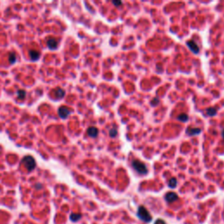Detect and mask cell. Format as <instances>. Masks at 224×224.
I'll list each match as a JSON object with an SVG mask.
<instances>
[{
  "mask_svg": "<svg viewBox=\"0 0 224 224\" xmlns=\"http://www.w3.org/2000/svg\"><path fill=\"white\" fill-rule=\"evenodd\" d=\"M154 224H166L165 221L162 219H157L155 221V222H154Z\"/></svg>",
  "mask_w": 224,
  "mask_h": 224,
  "instance_id": "20",
  "label": "cell"
},
{
  "mask_svg": "<svg viewBox=\"0 0 224 224\" xmlns=\"http://www.w3.org/2000/svg\"><path fill=\"white\" fill-rule=\"evenodd\" d=\"M137 215V217H138L140 220L143 221H145V222H146V223L151 222V220H152V217H151V215H150L149 211L146 209V207H144V206H139V207H138Z\"/></svg>",
  "mask_w": 224,
  "mask_h": 224,
  "instance_id": "1",
  "label": "cell"
},
{
  "mask_svg": "<svg viewBox=\"0 0 224 224\" xmlns=\"http://www.w3.org/2000/svg\"><path fill=\"white\" fill-rule=\"evenodd\" d=\"M58 114L61 118H67L69 115H70V109L67 107L65 106H61L59 109H58Z\"/></svg>",
  "mask_w": 224,
  "mask_h": 224,
  "instance_id": "4",
  "label": "cell"
},
{
  "mask_svg": "<svg viewBox=\"0 0 224 224\" xmlns=\"http://www.w3.org/2000/svg\"><path fill=\"white\" fill-rule=\"evenodd\" d=\"M159 103V98L158 97H155V98H153V99L151 100V104L152 105V106H156V105H158V103Z\"/></svg>",
  "mask_w": 224,
  "mask_h": 224,
  "instance_id": "19",
  "label": "cell"
},
{
  "mask_svg": "<svg viewBox=\"0 0 224 224\" xmlns=\"http://www.w3.org/2000/svg\"><path fill=\"white\" fill-rule=\"evenodd\" d=\"M168 187H169L170 188L173 189L177 187V179L175 178H172L170 179L169 182H168Z\"/></svg>",
  "mask_w": 224,
  "mask_h": 224,
  "instance_id": "13",
  "label": "cell"
},
{
  "mask_svg": "<svg viewBox=\"0 0 224 224\" xmlns=\"http://www.w3.org/2000/svg\"><path fill=\"white\" fill-rule=\"evenodd\" d=\"M17 94H18V97L19 98V99H24V98L25 97V95H26V92L25 90H23V89L19 90Z\"/></svg>",
  "mask_w": 224,
  "mask_h": 224,
  "instance_id": "17",
  "label": "cell"
},
{
  "mask_svg": "<svg viewBox=\"0 0 224 224\" xmlns=\"http://www.w3.org/2000/svg\"><path fill=\"white\" fill-rule=\"evenodd\" d=\"M81 218V214H71L70 215V220H71L73 222H75L77 221H79Z\"/></svg>",
  "mask_w": 224,
  "mask_h": 224,
  "instance_id": "15",
  "label": "cell"
},
{
  "mask_svg": "<svg viewBox=\"0 0 224 224\" xmlns=\"http://www.w3.org/2000/svg\"><path fill=\"white\" fill-rule=\"evenodd\" d=\"M187 47H189V49H190L193 53H195V54L199 53V52H200L199 47H198V45L196 44L193 40H188V41L187 42Z\"/></svg>",
  "mask_w": 224,
  "mask_h": 224,
  "instance_id": "5",
  "label": "cell"
},
{
  "mask_svg": "<svg viewBox=\"0 0 224 224\" xmlns=\"http://www.w3.org/2000/svg\"><path fill=\"white\" fill-rule=\"evenodd\" d=\"M64 95H65V91L62 89H61V88L56 89V90H55V96L57 97L58 99H61V98H62Z\"/></svg>",
  "mask_w": 224,
  "mask_h": 224,
  "instance_id": "12",
  "label": "cell"
},
{
  "mask_svg": "<svg viewBox=\"0 0 224 224\" xmlns=\"http://www.w3.org/2000/svg\"><path fill=\"white\" fill-rule=\"evenodd\" d=\"M112 4L115 5L116 6H119L122 5V2L121 1H112Z\"/></svg>",
  "mask_w": 224,
  "mask_h": 224,
  "instance_id": "21",
  "label": "cell"
},
{
  "mask_svg": "<svg viewBox=\"0 0 224 224\" xmlns=\"http://www.w3.org/2000/svg\"><path fill=\"white\" fill-rule=\"evenodd\" d=\"M117 135V131L116 130V128H113L109 131V136L111 137H115Z\"/></svg>",
  "mask_w": 224,
  "mask_h": 224,
  "instance_id": "18",
  "label": "cell"
},
{
  "mask_svg": "<svg viewBox=\"0 0 224 224\" xmlns=\"http://www.w3.org/2000/svg\"><path fill=\"white\" fill-rule=\"evenodd\" d=\"M177 118H178V120L180 121V122H187L188 119H189V117H188V115H187V114H180V115L178 116Z\"/></svg>",
  "mask_w": 224,
  "mask_h": 224,
  "instance_id": "16",
  "label": "cell"
},
{
  "mask_svg": "<svg viewBox=\"0 0 224 224\" xmlns=\"http://www.w3.org/2000/svg\"><path fill=\"white\" fill-rule=\"evenodd\" d=\"M221 136H222V137L224 138V130L222 131V132H221Z\"/></svg>",
  "mask_w": 224,
  "mask_h": 224,
  "instance_id": "23",
  "label": "cell"
},
{
  "mask_svg": "<svg viewBox=\"0 0 224 224\" xmlns=\"http://www.w3.org/2000/svg\"><path fill=\"white\" fill-rule=\"evenodd\" d=\"M98 132H99L98 129L96 127H94V126H91V127H89L87 131V133L90 137H96L98 135Z\"/></svg>",
  "mask_w": 224,
  "mask_h": 224,
  "instance_id": "7",
  "label": "cell"
},
{
  "mask_svg": "<svg viewBox=\"0 0 224 224\" xmlns=\"http://www.w3.org/2000/svg\"><path fill=\"white\" fill-rule=\"evenodd\" d=\"M131 165L139 174L145 175L148 173V169H147L145 164H144L143 162H141L138 159H134L131 162Z\"/></svg>",
  "mask_w": 224,
  "mask_h": 224,
  "instance_id": "2",
  "label": "cell"
},
{
  "mask_svg": "<svg viewBox=\"0 0 224 224\" xmlns=\"http://www.w3.org/2000/svg\"><path fill=\"white\" fill-rule=\"evenodd\" d=\"M29 56L32 61H38L40 57V53L37 50H30L29 51Z\"/></svg>",
  "mask_w": 224,
  "mask_h": 224,
  "instance_id": "9",
  "label": "cell"
},
{
  "mask_svg": "<svg viewBox=\"0 0 224 224\" xmlns=\"http://www.w3.org/2000/svg\"><path fill=\"white\" fill-rule=\"evenodd\" d=\"M179 199L178 195L173 193V192H168L165 196V200L167 201V202H174L176 201L177 200Z\"/></svg>",
  "mask_w": 224,
  "mask_h": 224,
  "instance_id": "6",
  "label": "cell"
},
{
  "mask_svg": "<svg viewBox=\"0 0 224 224\" xmlns=\"http://www.w3.org/2000/svg\"><path fill=\"white\" fill-rule=\"evenodd\" d=\"M36 187H37V188H40V187H41V185H40V184H37V185H36Z\"/></svg>",
  "mask_w": 224,
  "mask_h": 224,
  "instance_id": "22",
  "label": "cell"
},
{
  "mask_svg": "<svg viewBox=\"0 0 224 224\" xmlns=\"http://www.w3.org/2000/svg\"><path fill=\"white\" fill-rule=\"evenodd\" d=\"M216 113H217L216 108L211 107V108H207L206 109V115H207L208 117H214L216 115Z\"/></svg>",
  "mask_w": 224,
  "mask_h": 224,
  "instance_id": "11",
  "label": "cell"
},
{
  "mask_svg": "<svg viewBox=\"0 0 224 224\" xmlns=\"http://www.w3.org/2000/svg\"><path fill=\"white\" fill-rule=\"evenodd\" d=\"M201 130L199 128H187V133L188 136H196L201 133Z\"/></svg>",
  "mask_w": 224,
  "mask_h": 224,
  "instance_id": "10",
  "label": "cell"
},
{
  "mask_svg": "<svg viewBox=\"0 0 224 224\" xmlns=\"http://www.w3.org/2000/svg\"><path fill=\"white\" fill-rule=\"evenodd\" d=\"M22 162L25 165V168L29 172H32L35 168V166H36V162H35L34 159L32 156H25L23 159Z\"/></svg>",
  "mask_w": 224,
  "mask_h": 224,
  "instance_id": "3",
  "label": "cell"
},
{
  "mask_svg": "<svg viewBox=\"0 0 224 224\" xmlns=\"http://www.w3.org/2000/svg\"><path fill=\"white\" fill-rule=\"evenodd\" d=\"M47 47L50 48V49H55L56 47H58V42L57 40H56L55 39L53 38H51L49 39H47Z\"/></svg>",
  "mask_w": 224,
  "mask_h": 224,
  "instance_id": "8",
  "label": "cell"
},
{
  "mask_svg": "<svg viewBox=\"0 0 224 224\" xmlns=\"http://www.w3.org/2000/svg\"><path fill=\"white\" fill-rule=\"evenodd\" d=\"M17 61V56H16V53H9V62L11 64H13L15 63Z\"/></svg>",
  "mask_w": 224,
  "mask_h": 224,
  "instance_id": "14",
  "label": "cell"
}]
</instances>
